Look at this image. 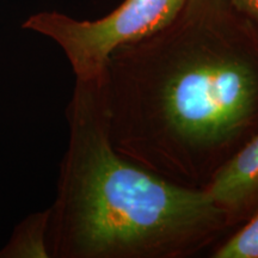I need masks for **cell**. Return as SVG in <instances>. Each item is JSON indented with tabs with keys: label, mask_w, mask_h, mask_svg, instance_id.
I'll return each mask as SVG.
<instances>
[{
	"label": "cell",
	"mask_w": 258,
	"mask_h": 258,
	"mask_svg": "<svg viewBox=\"0 0 258 258\" xmlns=\"http://www.w3.org/2000/svg\"><path fill=\"white\" fill-rule=\"evenodd\" d=\"M103 92L121 156L203 189L258 132V30L231 0H185L165 27L114 50Z\"/></svg>",
	"instance_id": "cell-1"
},
{
	"label": "cell",
	"mask_w": 258,
	"mask_h": 258,
	"mask_svg": "<svg viewBox=\"0 0 258 258\" xmlns=\"http://www.w3.org/2000/svg\"><path fill=\"white\" fill-rule=\"evenodd\" d=\"M69 147L49 209V253L62 258H188L228 231L203 189L176 184L112 146L103 78L77 80Z\"/></svg>",
	"instance_id": "cell-2"
},
{
	"label": "cell",
	"mask_w": 258,
	"mask_h": 258,
	"mask_svg": "<svg viewBox=\"0 0 258 258\" xmlns=\"http://www.w3.org/2000/svg\"><path fill=\"white\" fill-rule=\"evenodd\" d=\"M185 0H124L97 21H77L60 12H38L23 28L59 44L79 82L101 79L109 57L123 44L138 41L170 23Z\"/></svg>",
	"instance_id": "cell-3"
},
{
	"label": "cell",
	"mask_w": 258,
	"mask_h": 258,
	"mask_svg": "<svg viewBox=\"0 0 258 258\" xmlns=\"http://www.w3.org/2000/svg\"><path fill=\"white\" fill-rule=\"evenodd\" d=\"M224 213L228 228L258 213V132L217 171L203 188Z\"/></svg>",
	"instance_id": "cell-4"
},
{
	"label": "cell",
	"mask_w": 258,
	"mask_h": 258,
	"mask_svg": "<svg viewBox=\"0 0 258 258\" xmlns=\"http://www.w3.org/2000/svg\"><path fill=\"white\" fill-rule=\"evenodd\" d=\"M214 258H258V213L227 240L218 245Z\"/></svg>",
	"instance_id": "cell-5"
},
{
	"label": "cell",
	"mask_w": 258,
	"mask_h": 258,
	"mask_svg": "<svg viewBox=\"0 0 258 258\" xmlns=\"http://www.w3.org/2000/svg\"><path fill=\"white\" fill-rule=\"evenodd\" d=\"M235 9L245 16L258 30V0H231Z\"/></svg>",
	"instance_id": "cell-6"
}]
</instances>
